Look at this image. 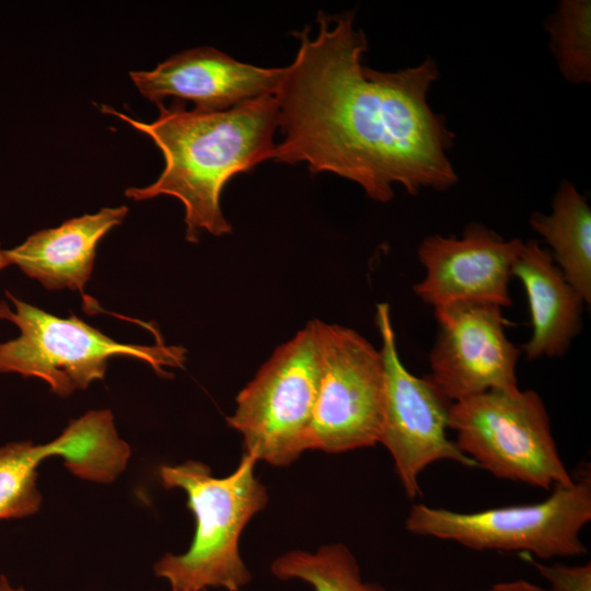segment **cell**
Wrapping results in <instances>:
<instances>
[{
    "instance_id": "17",
    "label": "cell",
    "mask_w": 591,
    "mask_h": 591,
    "mask_svg": "<svg viewBox=\"0 0 591 591\" xmlns=\"http://www.w3.org/2000/svg\"><path fill=\"white\" fill-rule=\"evenodd\" d=\"M270 570L280 580L305 581L314 591H386L379 583L362 580L356 557L340 543L314 553L287 552L271 563Z\"/></svg>"
},
{
    "instance_id": "23",
    "label": "cell",
    "mask_w": 591,
    "mask_h": 591,
    "mask_svg": "<svg viewBox=\"0 0 591 591\" xmlns=\"http://www.w3.org/2000/svg\"><path fill=\"white\" fill-rule=\"evenodd\" d=\"M171 591H177V590H171Z\"/></svg>"
},
{
    "instance_id": "20",
    "label": "cell",
    "mask_w": 591,
    "mask_h": 591,
    "mask_svg": "<svg viewBox=\"0 0 591 591\" xmlns=\"http://www.w3.org/2000/svg\"><path fill=\"white\" fill-rule=\"evenodd\" d=\"M487 591H555V590L551 588H543L533 582L519 579V580L495 583Z\"/></svg>"
},
{
    "instance_id": "4",
    "label": "cell",
    "mask_w": 591,
    "mask_h": 591,
    "mask_svg": "<svg viewBox=\"0 0 591 591\" xmlns=\"http://www.w3.org/2000/svg\"><path fill=\"white\" fill-rule=\"evenodd\" d=\"M7 297L14 309L0 302V320L13 323L20 335L0 344V373L42 379L57 395L67 396L103 379L113 357L144 361L162 375L165 367H181L184 362L185 350L181 347L121 344L76 315L61 318L9 291Z\"/></svg>"
},
{
    "instance_id": "9",
    "label": "cell",
    "mask_w": 591,
    "mask_h": 591,
    "mask_svg": "<svg viewBox=\"0 0 591 591\" xmlns=\"http://www.w3.org/2000/svg\"><path fill=\"white\" fill-rule=\"evenodd\" d=\"M375 325L384 370L379 443L390 452L405 494L415 499L421 495L419 476L430 464L442 460L466 467L476 464L448 438L452 402L429 375L416 376L402 362L387 303L376 305Z\"/></svg>"
},
{
    "instance_id": "5",
    "label": "cell",
    "mask_w": 591,
    "mask_h": 591,
    "mask_svg": "<svg viewBox=\"0 0 591 591\" xmlns=\"http://www.w3.org/2000/svg\"><path fill=\"white\" fill-rule=\"evenodd\" d=\"M591 520V478L557 485L543 501L457 512L414 505L405 521L416 535L453 541L474 551L522 552L537 558L587 553L580 533Z\"/></svg>"
},
{
    "instance_id": "10",
    "label": "cell",
    "mask_w": 591,
    "mask_h": 591,
    "mask_svg": "<svg viewBox=\"0 0 591 591\" xmlns=\"http://www.w3.org/2000/svg\"><path fill=\"white\" fill-rule=\"evenodd\" d=\"M501 310L472 301L434 308L438 331L429 354V378L452 403L518 387L520 349L506 335Z\"/></svg>"
},
{
    "instance_id": "11",
    "label": "cell",
    "mask_w": 591,
    "mask_h": 591,
    "mask_svg": "<svg viewBox=\"0 0 591 591\" xmlns=\"http://www.w3.org/2000/svg\"><path fill=\"white\" fill-rule=\"evenodd\" d=\"M61 456L78 477L111 483L126 468L129 445L118 437L108 409L90 410L45 444L15 441L0 447V521L36 513L42 505L37 468Z\"/></svg>"
},
{
    "instance_id": "13",
    "label": "cell",
    "mask_w": 591,
    "mask_h": 591,
    "mask_svg": "<svg viewBox=\"0 0 591 591\" xmlns=\"http://www.w3.org/2000/svg\"><path fill=\"white\" fill-rule=\"evenodd\" d=\"M129 74L139 92L157 105L174 97L194 103L197 111L221 112L276 95L286 67H257L213 47H198L167 58L153 70Z\"/></svg>"
},
{
    "instance_id": "6",
    "label": "cell",
    "mask_w": 591,
    "mask_h": 591,
    "mask_svg": "<svg viewBox=\"0 0 591 591\" xmlns=\"http://www.w3.org/2000/svg\"><path fill=\"white\" fill-rule=\"evenodd\" d=\"M449 428L460 450L498 478L546 490L573 482L533 390H491L454 402Z\"/></svg>"
},
{
    "instance_id": "7",
    "label": "cell",
    "mask_w": 591,
    "mask_h": 591,
    "mask_svg": "<svg viewBox=\"0 0 591 591\" xmlns=\"http://www.w3.org/2000/svg\"><path fill=\"white\" fill-rule=\"evenodd\" d=\"M320 373L318 320L280 345L239 392L229 427L243 453L287 466L306 451Z\"/></svg>"
},
{
    "instance_id": "2",
    "label": "cell",
    "mask_w": 591,
    "mask_h": 591,
    "mask_svg": "<svg viewBox=\"0 0 591 591\" xmlns=\"http://www.w3.org/2000/svg\"><path fill=\"white\" fill-rule=\"evenodd\" d=\"M159 106V116L143 123L102 105L148 135L162 151L165 165L154 183L127 188L125 195L147 200L167 195L185 208L186 240L196 243L201 232L223 235L231 224L220 207L221 192L236 174L274 160L278 103L265 95L221 112L188 111L182 102Z\"/></svg>"
},
{
    "instance_id": "14",
    "label": "cell",
    "mask_w": 591,
    "mask_h": 591,
    "mask_svg": "<svg viewBox=\"0 0 591 591\" xmlns=\"http://www.w3.org/2000/svg\"><path fill=\"white\" fill-rule=\"evenodd\" d=\"M127 213L125 206L106 207L93 215L69 219L5 250L8 258L11 265L47 289L82 291L91 278L99 242L119 225Z\"/></svg>"
},
{
    "instance_id": "12",
    "label": "cell",
    "mask_w": 591,
    "mask_h": 591,
    "mask_svg": "<svg viewBox=\"0 0 591 591\" xmlns=\"http://www.w3.org/2000/svg\"><path fill=\"white\" fill-rule=\"evenodd\" d=\"M522 244L478 223H470L461 237L427 236L417 251L426 274L414 292L433 309L467 301L509 306V280Z\"/></svg>"
},
{
    "instance_id": "16",
    "label": "cell",
    "mask_w": 591,
    "mask_h": 591,
    "mask_svg": "<svg viewBox=\"0 0 591 591\" xmlns=\"http://www.w3.org/2000/svg\"><path fill=\"white\" fill-rule=\"evenodd\" d=\"M530 225L551 246V255L566 280L591 302V209L573 184L563 181L552 212H533Z\"/></svg>"
},
{
    "instance_id": "3",
    "label": "cell",
    "mask_w": 591,
    "mask_h": 591,
    "mask_svg": "<svg viewBox=\"0 0 591 591\" xmlns=\"http://www.w3.org/2000/svg\"><path fill=\"white\" fill-rule=\"evenodd\" d=\"M256 462L243 453L225 477H215L208 465L193 460L160 467L162 485L186 494L196 521L189 548L179 555L165 554L153 566L154 575L165 579L171 590L239 591L251 581L240 555V536L268 502L267 489L255 476Z\"/></svg>"
},
{
    "instance_id": "18",
    "label": "cell",
    "mask_w": 591,
    "mask_h": 591,
    "mask_svg": "<svg viewBox=\"0 0 591 591\" xmlns=\"http://www.w3.org/2000/svg\"><path fill=\"white\" fill-rule=\"evenodd\" d=\"M560 74L572 84L591 82V2L563 0L544 23Z\"/></svg>"
},
{
    "instance_id": "22",
    "label": "cell",
    "mask_w": 591,
    "mask_h": 591,
    "mask_svg": "<svg viewBox=\"0 0 591 591\" xmlns=\"http://www.w3.org/2000/svg\"><path fill=\"white\" fill-rule=\"evenodd\" d=\"M11 266V263L8 258L5 250H2L0 246V271Z\"/></svg>"
},
{
    "instance_id": "21",
    "label": "cell",
    "mask_w": 591,
    "mask_h": 591,
    "mask_svg": "<svg viewBox=\"0 0 591 591\" xmlns=\"http://www.w3.org/2000/svg\"><path fill=\"white\" fill-rule=\"evenodd\" d=\"M0 591H26V590L22 587L12 586L7 577L0 576Z\"/></svg>"
},
{
    "instance_id": "1",
    "label": "cell",
    "mask_w": 591,
    "mask_h": 591,
    "mask_svg": "<svg viewBox=\"0 0 591 591\" xmlns=\"http://www.w3.org/2000/svg\"><path fill=\"white\" fill-rule=\"evenodd\" d=\"M354 20L320 12L315 36L293 33L299 49L275 95L283 138L274 160L334 173L379 202L393 199L395 184L410 195L452 187L454 134L428 103L437 62L427 57L395 72L364 66L368 42Z\"/></svg>"
},
{
    "instance_id": "19",
    "label": "cell",
    "mask_w": 591,
    "mask_h": 591,
    "mask_svg": "<svg viewBox=\"0 0 591 591\" xmlns=\"http://www.w3.org/2000/svg\"><path fill=\"white\" fill-rule=\"evenodd\" d=\"M531 564L555 591H591V563L577 566L546 565L536 560Z\"/></svg>"
},
{
    "instance_id": "15",
    "label": "cell",
    "mask_w": 591,
    "mask_h": 591,
    "mask_svg": "<svg viewBox=\"0 0 591 591\" xmlns=\"http://www.w3.org/2000/svg\"><path fill=\"white\" fill-rule=\"evenodd\" d=\"M511 271L523 285L530 308L533 329L523 346L526 358L563 356L581 329L584 300L537 242H523Z\"/></svg>"
},
{
    "instance_id": "8",
    "label": "cell",
    "mask_w": 591,
    "mask_h": 591,
    "mask_svg": "<svg viewBox=\"0 0 591 591\" xmlns=\"http://www.w3.org/2000/svg\"><path fill=\"white\" fill-rule=\"evenodd\" d=\"M320 373L308 450L344 453L379 443L380 350L352 328L318 321Z\"/></svg>"
}]
</instances>
